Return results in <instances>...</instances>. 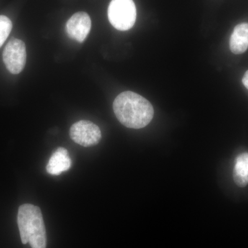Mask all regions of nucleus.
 I'll return each instance as SVG.
<instances>
[{
    "label": "nucleus",
    "instance_id": "1",
    "mask_svg": "<svg viewBox=\"0 0 248 248\" xmlns=\"http://www.w3.org/2000/svg\"><path fill=\"white\" fill-rule=\"evenodd\" d=\"M116 117L124 126L140 129L148 125L154 116V108L146 98L125 91L120 93L113 102Z\"/></svg>",
    "mask_w": 248,
    "mask_h": 248
},
{
    "label": "nucleus",
    "instance_id": "2",
    "mask_svg": "<svg viewBox=\"0 0 248 248\" xmlns=\"http://www.w3.org/2000/svg\"><path fill=\"white\" fill-rule=\"evenodd\" d=\"M17 224L23 244L32 248H46L47 236L42 211L32 204H23L19 208Z\"/></svg>",
    "mask_w": 248,
    "mask_h": 248
},
{
    "label": "nucleus",
    "instance_id": "3",
    "mask_svg": "<svg viewBox=\"0 0 248 248\" xmlns=\"http://www.w3.org/2000/svg\"><path fill=\"white\" fill-rule=\"evenodd\" d=\"M109 22L119 31L133 28L136 22L137 9L133 0H112L108 9Z\"/></svg>",
    "mask_w": 248,
    "mask_h": 248
},
{
    "label": "nucleus",
    "instance_id": "4",
    "mask_svg": "<svg viewBox=\"0 0 248 248\" xmlns=\"http://www.w3.org/2000/svg\"><path fill=\"white\" fill-rule=\"evenodd\" d=\"M3 60L8 71L17 75L24 70L27 62V49L23 41L13 38L5 47Z\"/></svg>",
    "mask_w": 248,
    "mask_h": 248
},
{
    "label": "nucleus",
    "instance_id": "5",
    "mask_svg": "<svg viewBox=\"0 0 248 248\" xmlns=\"http://www.w3.org/2000/svg\"><path fill=\"white\" fill-rule=\"evenodd\" d=\"M70 137L80 146H96L101 141L102 133L96 124L90 121L81 120L73 124L70 129Z\"/></svg>",
    "mask_w": 248,
    "mask_h": 248
},
{
    "label": "nucleus",
    "instance_id": "6",
    "mask_svg": "<svg viewBox=\"0 0 248 248\" xmlns=\"http://www.w3.org/2000/svg\"><path fill=\"white\" fill-rule=\"evenodd\" d=\"M66 29L70 38L81 43L86 40L91 31V17L85 12L76 13L68 19Z\"/></svg>",
    "mask_w": 248,
    "mask_h": 248
},
{
    "label": "nucleus",
    "instance_id": "7",
    "mask_svg": "<svg viewBox=\"0 0 248 248\" xmlns=\"http://www.w3.org/2000/svg\"><path fill=\"white\" fill-rule=\"evenodd\" d=\"M71 167V159L64 148H58L52 155L46 166V171L52 175H60Z\"/></svg>",
    "mask_w": 248,
    "mask_h": 248
},
{
    "label": "nucleus",
    "instance_id": "8",
    "mask_svg": "<svg viewBox=\"0 0 248 248\" xmlns=\"http://www.w3.org/2000/svg\"><path fill=\"white\" fill-rule=\"evenodd\" d=\"M230 48L232 53L239 55L248 48V23H241L235 27L231 40Z\"/></svg>",
    "mask_w": 248,
    "mask_h": 248
},
{
    "label": "nucleus",
    "instance_id": "9",
    "mask_svg": "<svg viewBox=\"0 0 248 248\" xmlns=\"http://www.w3.org/2000/svg\"><path fill=\"white\" fill-rule=\"evenodd\" d=\"M233 179L235 184L244 187L248 184V153H243L236 157Z\"/></svg>",
    "mask_w": 248,
    "mask_h": 248
},
{
    "label": "nucleus",
    "instance_id": "10",
    "mask_svg": "<svg viewBox=\"0 0 248 248\" xmlns=\"http://www.w3.org/2000/svg\"><path fill=\"white\" fill-rule=\"evenodd\" d=\"M12 28V22L9 17L4 16H0V48L9 37Z\"/></svg>",
    "mask_w": 248,
    "mask_h": 248
},
{
    "label": "nucleus",
    "instance_id": "11",
    "mask_svg": "<svg viewBox=\"0 0 248 248\" xmlns=\"http://www.w3.org/2000/svg\"><path fill=\"white\" fill-rule=\"evenodd\" d=\"M243 84L244 85L245 87L248 90V71L245 73L244 78L242 79Z\"/></svg>",
    "mask_w": 248,
    "mask_h": 248
}]
</instances>
